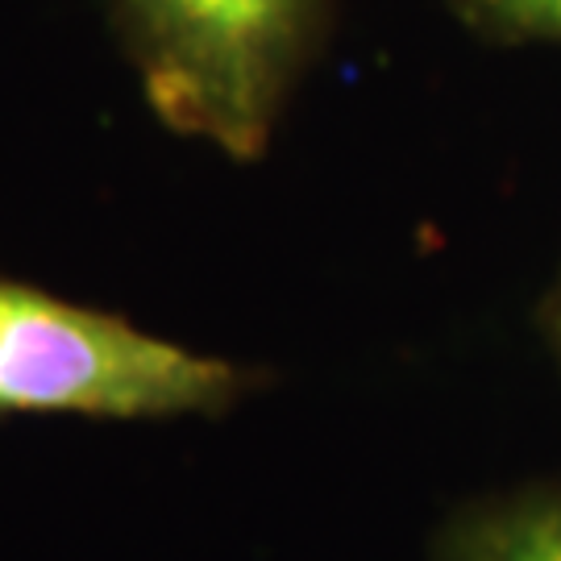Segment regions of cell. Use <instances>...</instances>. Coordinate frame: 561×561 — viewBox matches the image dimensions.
Returning a JSON list of instances; mask_svg holds the SVG:
<instances>
[{
  "instance_id": "277c9868",
  "label": "cell",
  "mask_w": 561,
  "mask_h": 561,
  "mask_svg": "<svg viewBox=\"0 0 561 561\" xmlns=\"http://www.w3.org/2000/svg\"><path fill=\"white\" fill-rule=\"evenodd\" d=\"M474 30L500 42H561V0H449Z\"/></svg>"
},
{
  "instance_id": "6da1fadb",
  "label": "cell",
  "mask_w": 561,
  "mask_h": 561,
  "mask_svg": "<svg viewBox=\"0 0 561 561\" xmlns=\"http://www.w3.org/2000/svg\"><path fill=\"white\" fill-rule=\"evenodd\" d=\"M154 117L259 159L321 38L324 0H108Z\"/></svg>"
},
{
  "instance_id": "3957f363",
  "label": "cell",
  "mask_w": 561,
  "mask_h": 561,
  "mask_svg": "<svg viewBox=\"0 0 561 561\" xmlns=\"http://www.w3.org/2000/svg\"><path fill=\"white\" fill-rule=\"evenodd\" d=\"M437 561H561V486L466 507L445 524Z\"/></svg>"
},
{
  "instance_id": "7a4b0ae2",
  "label": "cell",
  "mask_w": 561,
  "mask_h": 561,
  "mask_svg": "<svg viewBox=\"0 0 561 561\" xmlns=\"http://www.w3.org/2000/svg\"><path fill=\"white\" fill-rule=\"evenodd\" d=\"M254 375L101 308L0 279V412L175 421L225 412Z\"/></svg>"
},
{
  "instance_id": "5b68a950",
  "label": "cell",
  "mask_w": 561,
  "mask_h": 561,
  "mask_svg": "<svg viewBox=\"0 0 561 561\" xmlns=\"http://www.w3.org/2000/svg\"><path fill=\"white\" fill-rule=\"evenodd\" d=\"M553 341H558V354H561V296L553 304Z\"/></svg>"
}]
</instances>
